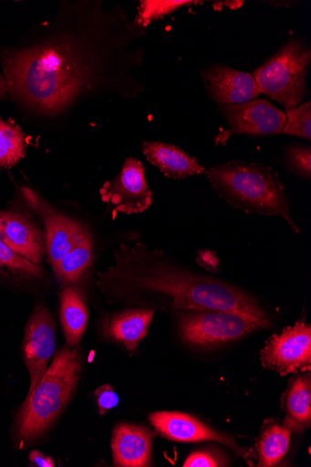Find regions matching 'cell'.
<instances>
[{
    "label": "cell",
    "mask_w": 311,
    "mask_h": 467,
    "mask_svg": "<svg viewBox=\"0 0 311 467\" xmlns=\"http://www.w3.org/2000/svg\"><path fill=\"white\" fill-rule=\"evenodd\" d=\"M102 2L62 3L30 45L2 52L9 95L34 115L56 119L86 100L137 99L143 84L146 30L120 6Z\"/></svg>",
    "instance_id": "cell-1"
},
{
    "label": "cell",
    "mask_w": 311,
    "mask_h": 467,
    "mask_svg": "<svg viewBox=\"0 0 311 467\" xmlns=\"http://www.w3.org/2000/svg\"><path fill=\"white\" fill-rule=\"evenodd\" d=\"M116 264L101 275L104 292L129 304H160L173 313L220 310L268 318L260 304L244 290L223 280L172 264L157 250L142 244H120Z\"/></svg>",
    "instance_id": "cell-2"
},
{
    "label": "cell",
    "mask_w": 311,
    "mask_h": 467,
    "mask_svg": "<svg viewBox=\"0 0 311 467\" xmlns=\"http://www.w3.org/2000/svg\"><path fill=\"white\" fill-rule=\"evenodd\" d=\"M205 175L213 191L233 207L246 213L280 217L300 233L285 186L271 167L233 161L209 168Z\"/></svg>",
    "instance_id": "cell-3"
},
{
    "label": "cell",
    "mask_w": 311,
    "mask_h": 467,
    "mask_svg": "<svg viewBox=\"0 0 311 467\" xmlns=\"http://www.w3.org/2000/svg\"><path fill=\"white\" fill-rule=\"evenodd\" d=\"M78 348L57 350L53 363L27 396L17 419L20 449L40 438L73 397L81 372Z\"/></svg>",
    "instance_id": "cell-4"
},
{
    "label": "cell",
    "mask_w": 311,
    "mask_h": 467,
    "mask_svg": "<svg viewBox=\"0 0 311 467\" xmlns=\"http://www.w3.org/2000/svg\"><path fill=\"white\" fill-rule=\"evenodd\" d=\"M311 49L302 37L288 40L254 73L260 94L279 102L285 110L299 106L306 95Z\"/></svg>",
    "instance_id": "cell-5"
},
{
    "label": "cell",
    "mask_w": 311,
    "mask_h": 467,
    "mask_svg": "<svg viewBox=\"0 0 311 467\" xmlns=\"http://www.w3.org/2000/svg\"><path fill=\"white\" fill-rule=\"evenodd\" d=\"M174 314L182 338L196 347H213L237 341L271 324L269 318H254L220 310L192 309Z\"/></svg>",
    "instance_id": "cell-6"
},
{
    "label": "cell",
    "mask_w": 311,
    "mask_h": 467,
    "mask_svg": "<svg viewBox=\"0 0 311 467\" xmlns=\"http://www.w3.org/2000/svg\"><path fill=\"white\" fill-rule=\"evenodd\" d=\"M264 368L281 376L310 371L311 327L303 321L273 335L260 352Z\"/></svg>",
    "instance_id": "cell-7"
},
{
    "label": "cell",
    "mask_w": 311,
    "mask_h": 467,
    "mask_svg": "<svg viewBox=\"0 0 311 467\" xmlns=\"http://www.w3.org/2000/svg\"><path fill=\"white\" fill-rule=\"evenodd\" d=\"M21 192L26 203L44 224V241L54 268L88 230L80 223L62 214L32 189L24 187Z\"/></svg>",
    "instance_id": "cell-8"
},
{
    "label": "cell",
    "mask_w": 311,
    "mask_h": 467,
    "mask_svg": "<svg viewBox=\"0 0 311 467\" xmlns=\"http://www.w3.org/2000/svg\"><path fill=\"white\" fill-rule=\"evenodd\" d=\"M227 120L229 131L221 133L217 142L224 143L233 135L275 136L282 134L285 111L265 99H254L239 105L218 106Z\"/></svg>",
    "instance_id": "cell-9"
},
{
    "label": "cell",
    "mask_w": 311,
    "mask_h": 467,
    "mask_svg": "<svg viewBox=\"0 0 311 467\" xmlns=\"http://www.w3.org/2000/svg\"><path fill=\"white\" fill-rule=\"evenodd\" d=\"M102 200L119 213L140 214L152 204V192L148 185L143 163L135 158L125 160L119 174L100 190Z\"/></svg>",
    "instance_id": "cell-10"
},
{
    "label": "cell",
    "mask_w": 311,
    "mask_h": 467,
    "mask_svg": "<svg viewBox=\"0 0 311 467\" xmlns=\"http://www.w3.org/2000/svg\"><path fill=\"white\" fill-rule=\"evenodd\" d=\"M56 324L51 312L38 306L30 316L25 332L23 357L30 376L28 395L48 369L55 354Z\"/></svg>",
    "instance_id": "cell-11"
},
{
    "label": "cell",
    "mask_w": 311,
    "mask_h": 467,
    "mask_svg": "<svg viewBox=\"0 0 311 467\" xmlns=\"http://www.w3.org/2000/svg\"><path fill=\"white\" fill-rule=\"evenodd\" d=\"M150 421L164 438L177 442L215 441L231 448L237 455L247 458L248 451L238 446L233 438L213 431L196 418L175 411L150 414Z\"/></svg>",
    "instance_id": "cell-12"
},
{
    "label": "cell",
    "mask_w": 311,
    "mask_h": 467,
    "mask_svg": "<svg viewBox=\"0 0 311 467\" xmlns=\"http://www.w3.org/2000/svg\"><path fill=\"white\" fill-rule=\"evenodd\" d=\"M201 74L208 96L218 106L246 103L260 95L253 73L213 64Z\"/></svg>",
    "instance_id": "cell-13"
},
{
    "label": "cell",
    "mask_w": 311,
    "mask_h": 467,
    "mask_svg": "<svg viewBox=\"0 0 311 467\" xmlns=\"http://www.w3.org/2000/svg\"><path fill=\"white\" fill-rule=\"evenodd\" d=\"M0 241L36 265L42 263L47 253L40 229L19 212L0 211Z\"/></svg>",
    "instance_id": "cell-14"
},
{
    "label": "cell",
    "mask_w": 311,
    "mask_h": 467,
    "mask_svg": "<svg viewBox=\"0 0 311 467\" xmlns=\"http://www.w3.org/2000/svg\"><path fill=\"white\" fill-rule=\"evenodd\" d=\"M154 437L152 431L137 424H118L111 443L115 466H150Z\"/></svg>",
    "instance_id": "cell-15"
},
{
    "label": "cell",
    "mask_w": 311,
    "mask_h": 467,
    "mask_svg": "<svg viewBox=\"0 0 311 467\" xmlns=\"http://www.w3.org/2000/svg\"><path fill=\"white\" fill-rule=\"evenodd\" d=\"M155 312L152 308H131L117 313L108 319L104 332L127 350L135 351L146 337Z\"/></svg>",
    "instance_id": "cell-16"
},
{
    "label": "cell",
    "mask_w": 311,
    "mask_h": 467,
    "mask_svg": "<svg viewBox=\"0 0 311 467\" xmlns=\"http://www.w3.org/2000/svg\"><path fill=\"white\" fill-rule=\"evenodd\" d=\"M143 151L147 159L171 179L183 180L205 174L206 169L196 158L173 145L145 142Z\"/></svg>",
    "instance_id": "cell-17"
},
{
    "label": "cell",
    "mask_w": 311,
    "mask_h": 467,
    "mask_svg": "<svg viewBox=\"0 0 311 467\" xmlns=\"http://www.w3.org/2000/svg\"><path fill=\"white\" fill-rule=\"evenodd\" d=\"M60 317L67 347H77L85 333L88 312L78 293L71 286L61 293Z\"/></svg>",
    "instance_id": "cell-18"
},
{
    "label": "cell",
    "mask_w": 311,
    "mask_h": 467,
    "mask_svg": "<svg viewBox=\"0 0 311 467\" xmlns=\"http://www.w3.org/2000/svg\"><path fill=\"white\" fill-rule=\"evenodd\" d=\"M287 416L285 427L290 431H303L308 429L311 420L310 377H297L291 386L285 400Z\"/></svg>",
    "instance_id": "cell-19"
},
{
    "label": "cell",
    "mask_w": 311,
    "mask_h": 467,
    "mask_svg": "<svg viewBox=\"0 0 311 467\" xmlns=\"http://www.w3.org/2000/svg\"><path fill=\"white\" fill-rule=\"evenodd\" d=\"M93 257V240L87 232L53 269L61 282L75 283L90 266Z\"/></svg>",
    "instance_id": "cell-20"
},
{
    "label": "cell",
    "mask_w": 311,
    "mask_h": 467,
    "mask_svg": "<svg viewBox=\"0 0 311 467\" xmlns=\"http://www.w3.org/2000/svg\"><path fill=\"white\" fill-rule=\"evenodd\" d=\"M290 438L291 431L277 423L264 429L257 443L258 465L272 467L278 464L289 450Z\"/></svg>",
    "instance_id": "cell-21"
},
{
    "label": "cell",
    "mask_w": 311,
    "mask_h": 467,
    "mask_svg": "<svg viewBox=\"0 0 311 467\" xmlns=\"http://www.w3.org/2000/svg\"><path fill=\"white\" fill-rule=\"evenodd\" d=\"M26 136L20 127L0 119V168L15 166L26 153Z\"/></svg>",
    "instance_id": "cell-22"
},
{
    "label": "cell",
    "mask_w": 311,
    "mask_h": 467,
    "mask_svg": "<svg viewBox=\"0 0 311 467\" xmlns=\"http://www.w3.org/2000/svg\"><path fill=\"white\" fill-rule=\"evenodd\" d=\"M202 4V2H193V0H143L140 2L138 15L133 21L139 27L146 30L153 22L177 10Z\"/></svg>",
    "instance_id": "cell-23"
},
{
    "label": "cell",
    "mask_w": 311,
    "mask_h": 467,
    "mask_svg": "<svg viewBox=\"0 0 311 467\" xmlns=\"http://www.w3.org/2000/svg\"><path fill=\"white\" fill-rule=\"evenodd\" d=\"M286 119L283 127L282 134L297 137L310 141L311 140V102L285 111Z\"/></svg>",
    "instance_id": "cell-24"
},
{
    "label": "cell",
    "mask_w": 311,
    "mask_h": 467,
    "mask_svg": "<svg viewBox=\"0 0 311 467\" xmlns=\"http://www.w3.org/2000/svg\"><path fill=\"white\" fill-rule=\"evenodd\" d=\"M285 166L292 173L305 180L311 178V148L309 145H291L286 148Z\"/></svg>",
    "instance_id": "cell-25"
},
{
    "label": "cell",
    "mask_w": 311,
    "mask_h": 467,
    "mask_svg": "<svg viewBox=\"0 0 311 467\" xmlns=\"http://www.w3.org/2000/svg\"><path fill=\"white\" fill-rule=\"evenodd\" d=\"M0 268L34 277L42 275V269L39 265L22 258L2 241H0Z\"/></svg>",
    "instance_id": "cell-26"
},
{
    "label": "cell",
    "mask_w": 311,
    "mask_h": 467,
    "mask_svg": "<svg viewBox=\"0 0 311 467\" xmlns=\"http://www.w3.org/2000/svg\"><path fill=\"white\" fill-rule=\"evenodd\" d=\"M184 467H218L226 466L223 457L210 451L192 452L184 462Z\"/></svg>",
    "instance_id": "cell-27"
},
{
    "label": "cell",
    "mask_w": 311,
    "mask_h": 467,
    "mask_svg": "<svg viewBox=\"0 0 311 467\" xmlns=\"http://www.w3.org/2000/svg\"><path fill=\"white\" fill-rule=\"evenodd\" d=\"M98 405L101 415L107 414L110 410L118 406L119 399L113 388L105 385L96 391Z\"/></svg>",
    "instance_id": "cell-28"
},
{
    "label": "cell",
    "mask_w": 311,
    "mask_h": 467,
    "mask_svg": "<svg viewBox=\"0 0 311 467\" xmlns=\"http://www.w3.org/2000/svg\"><path fill=\"white\" fill-rule=\"evenodd\" d=\"M30 461L40 467H54L55 462L54 460L47 455H44L38 451H32L29 454Z\"/></svg>",
    "instance_id": "cell-29"
},
{
    "label": "cell",
    "mask_w": 311,
    "mask_h": 467,
    "mask_svg": "<svg viewBox=\"0 0 311 467\" xmlns=\"http://www.w3.org/2000/svg\"><path fill=\"white\" fill-rule=\"evenodd\" d=\"M9 95L8 83L5 76L0 74V100L6 99Z\"/></svg>",
    "instance_id": "cell-30"
}]
</instances>
